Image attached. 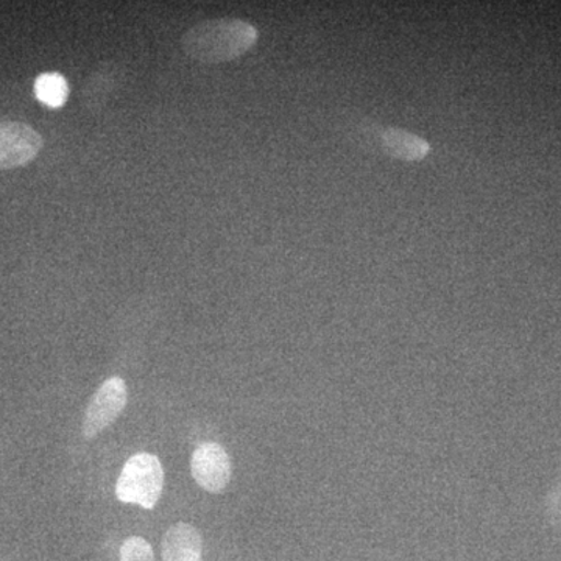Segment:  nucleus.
Returning <instances> with one entry per match:
<instances>
[{"label": "nucleus", "instance_id": "nucleus-1", "mask_svg": "<svg viewBox=\"0 0 561 561\" xmlns=\"http://www.w3.org/2000/svg\"><path fill=\"white\" fill-rule=\"evenodd\" d=\"M257 31L242 20H210L194 25L181 38L184 54L203 65L238 60L253 49Z\"/></svg>", "mask_w": 561, "mask_h": 561}, {"label": "nucleus", "instance_id": "nucleus-2", "mask_svg": "<svg viewBox=\"0 0 561 561\" xmlns=\"http://www.w3.org/2000/svg\"><path fill=\"white\" fill-rule=\"evenodd\" d=\"M164 489V470L161 460L149 453L131 456L122 468L116 483V496L125 504L154 508Z\"/></svg>", "mask_w": 561, "mask_h": 561}, {"label": "nucleus", "instance_id": "nucleus-3", "mask_svg": "<svg viewBox=\"0 0 561 561\" xmlns=\"http://www.w3.org/2000/svg\"><path fill=\"white\" fill-rule=\"evenodd\" d=\"M127 401V383L124 379L117 378V376L106 379L95 391L88 404L87 412H84L83 427H81L83 437L87 440H92L102 434L106 427L119 419Z\"/></svg>", "mask_w": 561, "mask_h": 561}, {"label": "nucleus", "instance_id": "nucleus-4", "mask_svg": "<svg viewBox=\"0 0 561 561\" xmlns=\"http://www.w3.org/2000/svg\"><path fill=\"white\" fill-rule=\"evenodd\" d=\"M43 146V138L31 125L0 121V171L28 164Z\"/></svg>", "mask_w": 561, "mask_h": 561}, {"label": "nucleus", "instance_id": "nucleus-5", "mask_svg": "<svg viewBox=\"0 0 561 561\" xmlns=\"http://www.w3.org/2000/svg\"><path fill=\"white\" fill-rule=\"evenodd\" d=\"M191 472L194 481L209 493H220L231 479V459L219 443L206 442L192 454Z\"/></svg>", "mask_w": 561, "mask_h": 561}, {"label": "nucleus", "instance_id": "nucleus-6", "mask_svg": "<svg viewBox=\"0 0 561 561\" xmlns=\"http://www.w3.org/2000/svg\"><path fill=\"white\" fill-rule=\"evenodd\" d=\"M162 561H203L201 531L187 523L169 527L161 542Z\"/></svg>", "mask_w": 561, "mask_h": 561}, {"label": "nucleus", "instance_id": "nucleus-7", "mask_svg": "<svg viewBox=\"0 0 561 561\" xmlns=\"http://www.w3.org/2000/svg\"><path fill=\"white\" fill-rule=\"evenodd\" d=\"M381 147L389 157L401 161H420L430 153V144L411 131L389 128L382 133Z\"/></svg>", "mask_w": 561, "mask_h": 561}, {"label": "nucleus", "instance_id": "nucleus-8", "mask_svg": "<svg viewBox=\"0 0 561 561\" xmlns=\"http://www.w3.org/2000/svg\"><path fill=\"white\" fill-rule=\"evenodd\" d=\"M35 94L44 105L60 108L68 101V81L57 72L43 73L35 81Z\"/></svg>", "mask_w": 561, "mask_h": 561}, {"label": "nucleus", "instance_id": "nucleus-9", "mask_svg": "<svg viewBox=\"0 0 561 561\" xmlns=\"http://www.w3.org/2000/svg\"><path fill=\"white\" fill-rule=\"evenodd\" d=\"M119 561H154L153 548L142 537L127 538L122 542Z\"/></svg>", "mask_w": 561, "mask_h": 561}]
</instances>
